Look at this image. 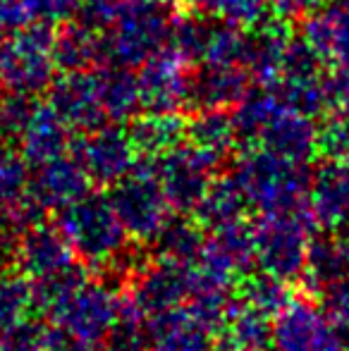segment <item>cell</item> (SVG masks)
I'll use <instances>...</instances> for the list:
<instances>
[{
  "label": "cell",
  "mask_w": 349,
  "mask_h": 351,
  "mask_svg": "<svg viewBox=\"0 0 349 351\" xmlns=\"http://www.w3.org/2000/svg\"><path fill=\"white\" fill-rule=\"evenodd\" d=\"M58 227L70 241L77 261L93 270H112L127 265V234L110 199L82 196L60 210Z\"/></svg>",
  "instance_id": "1"
},
{
  "label": "cell",
  "mask_w": 349,
  "mask_h": 351,
  "mask_svg": "<svg viewBox=\"0 0 349 351\" xmlns=\"http://www.w3.org/2000/svg\"><path fill=\"white\" fill-rule=\"evenodd\" d=\"M318 222L311 210L289 208L278 213H261L252 225L254 263L265 273L282 280H294L304 273L309 246Z\"/></svg>",
  "instance_id": "2"
},
{
  "label": "cell",
  "mask_w": 349,
  "mask_h": 351,
  "mask_svg": "<svg viewBox=\"0 0 349 351\" xmlns=\"http://www.w3.org/2000/svg\"><path fill=\"white\" fill-rule=\"evenodd\" d=\"M237 184L249 206L261 213L299 208L309 194V177L294 160L261 156L244 162Z\"/></svg>",
  "instance_id": "3"
},
{
  "label": "cell",
  "mask_w": 349,
  "mask_h": 351,
  "mask_svg": "<svg viewBox=\"0 0 349 351\" xmlns=\"http://www.w3.org/2000/svg\"><path fill=\"white\" fill-rule=\"evenodd\" d=\"M345 330L321 304L289 299L273 318L270 351H349Z\"/></svg>",
  "instance_id": "4"
},
{
  "label": "cell",
  "mask_w": 349,
  "mask_h": 351,
  "mask_svg": "<svg viewBox=\"0 0 349 351\" xmlns=\"http://www.w3.org/2000/svg\"><path fill=\"white\" fill-rule=\"evenodd\" d=\"M122 291L110 287L103 280L86 278L77 289H72L62 301H58L48 318L60 328L70 330L72 335L101 344L112 332L120 311Z\"/></svg>",
  "instance_id": "5"
},
{
  "label": "cell",
  "mask_w": 349,
  "mask_h": 351,
  "mask_svg": "<svg viewBox=\"0 0 349 351\" xmlns=\"http://www.w3.org/2000/svg\"><path fill=\"white\" fill-rule=\"evenodd\" d=\"M110 201L130 239L139 244H154L156 237L173 220V206L156 175L136 172L122 180Z\"/></svg>",
  "instance_id": "6"
},
{
  "label": "cell",
  "mask_w": 349,
  "mask_h": 351,
  "mask_svg": "<svg viewBox=\"0 0 349 351\" xmlns=\"http://www.w3.org/2000/svg\"><path fill=\"white\" fill-rule=\"evenodd\" d=\"M220 328L194 304L149 315V351H210Z\"/></svg>",
  "instance_id": "7"
},
{
  "label": "cell",
  "mask_w": 349,
  "mask_h": 351,
  "mask_svg": "<svg viewBox=\"0 0 349 351\" xmlns=\"http://www.w3.org/2000/svg\"><path fill=\"white\" fill-rule=\"evenodd\" d=\"M77 261L70 241L60 232V227L34 222L32 227L17 237L14 246V263L19 273L29 282L43 280L48 275H56L65 270Z\"/></svg>",
  "instance_id": "8"
},
{
  "label": "cell",
  "mask_w": 349,
  "mask_h": 351,
  "mask_svg": "<svg viewBox=\"0 0 349 351\" xmlns=\"http://www.w3.org/2000/svg\"><path fill=\"white\" fill-rule=\"evenodd\" d=\"M127 291L146 315H154L186 304L191 296V282L184 263L154 258V263L139 265Z\"/></svg>",
  "instance_id": "9"
},
{
  "label": "cell",
  "mask_w": 349,
  "mask_h": 351,
  "mask_svg": "<svg viewBox=\"0 0 349 351\" xmlns=\"http://www.w3.org/2000/svg\"><path fill=\"white\" fill-rule=\"evenodd\" d=\"M302 278L306 289L316 296L326 287L349 278V234L330 232L328 237L311 239Z\"/></svg>",
  "instance_id": "10"
},
{
  "label": "cell",
  "mask_w": 349,
  "mask_h": 351,
  "mask_svg": "<svg viewBox=\"0 0 349 351\" xmlns=\"http://www.w3.org/2000/svg\"><path fill=\"white\" fill-rule=\"evenodd\" d=\"M218 335H223L225 347L234 351H270L273 315L230 296Z\"/></svg>",
  "instance_id": "11"
},
{
  "label": "cell",
  "mask_w": 349,
  "mask_h": 351,
  "mask_svg": "<svg viewBox=\"0 0 349 351\" xmlns=\"http://www.w3.org/2000/svg\"><path fill=\"white\" fill-rule=\"evenodd\" d=\"M158 182L168 196L170 206L177 210H194L201 196L208 189V170L206 162L189 153H177L168 158L165 165L160 167Z\"/></svg>",
  "instance_id": "12"
},
{
  "label": "cell",
  "mask_w": 349,
  "mask_h": 351,
  "mask_svg": "<svg viewBox=\"0 0 349 351\" xmlns=\"http://www.w3.org/2000/svg\"><path fill=\"white\" fill-rule=\"evenodd\" d=\"M82 196H86V172L75 162H48L32 189V199L41 210H62Z\"/></svg>",
  "instance_id": "13"
},
{
  "label": "cell",
  "mask_w": 349,
  "mask_h": 351,
  "mask_svg": "<svg viewBox=\"0 0 349 351\" xmlns=\"http://www.w3.org/2000/svg\"><path fill=\"white\" fill-rule=\"evenodd\" d=\"M247 206L249 204L237 182H218L208 186L196 204V222L204 227V232H218L223 227L242 222Z\"/></svg>",
  "instance_id": "14"
},
{
  "label": "cell",
  "mask_w": 349,
  "mask_h": 351,
  "mask_svg": "<svg viewBox=\"0 0 349 351\" xmlns=\"http://www.w3.org/2000/svg\"><path fill=\"white\" fill-rule=\"evenodd\" d=\"M234 299L244 301V304L254 306V308L263 311L268 315H278L285 306L289 304L292 294H289V285L287 280L278 278L273 273H247L237 280L234 285Z\"/></svg>",
  "instance_id": "15"
},
{
  "label": "cell",
  "mask_w": 349,
  "mask_h": 351,
  "mask_svg": "<svg viewBox=\"0 0 349 351\" xmlns=\"http://www.w3.org/2000/svg\"><path fill=\"white\" fill-rule=\"evenodd\" d=\"M204 227L189 220H170L165 230L154 239L156 258L173 261V263H186L204 246Z\"/></svg>",
  "instance_id": "16"
},
{
  "label": "cell",
  "mask_w": 349,
  "mask_h": 351,
  "mask_svg": "<svg viewBox=\"0 0 349 351\" xmlns=\"http://www.w3.org/2000/svg\"><path fill=\"white\" fill-rule=\"evenodd\" d=\"M36 308L32 282L19 275H10L0 270V335L8 332L19 320L29 318Z\"/></svg>",
  "instance_id": "17"
},
{
  "label": "cell",
  "mask_w": 349,
  "mask_h": 351,
  "mask_svg": "<svg viewBox=\"0 0 349 351\" xmlns=\"http://www.w3.org/2000/svg\"><path fill=\"white\" fill-rule=\"evenodd\" d=\"M127 170H130V151L120 141H96L93 146H88L84 156L86 177L101 184H112Z\"/></svg>",
  "instance_id": "18"
},
{
  "label": "cell",
  "mask_w": 349,
  "mask_h": 351,
  "mask_svg": "<svg viewBox=\"0 0 349 351\" xmlns=\"http://www.w3.org/2000/svg\"><path fill=\"white\" fill-rule=\"evenodd\" d=\"M48 325L32 318L19 320L17 325L0 335V351H43V335Z\"/></svg>",
  "instance_id": "19"
},
{
  "label": "cell",
  "mask_w": 349,
  "mask_h": 351,
  "mask_svg": "<svg viewBox=\"0 0 349 351\" xmlns=\"http://www.w3.org/2000/svg\"><path fill=\"white\" fill-rule=\"evenodd\" d=\"M22 189H24L22 167L14 160L0 158V215L3 217L12 215L27 201L22 196Z\"/></svg>",
  "instance_id": "20"
},
{
  "label": "cell",
  "mask_w": 349,
  "mask_h": 351,
  "mask_svg": "<svg viewBox=\"0 0 349 351\" xmlns=\"http://www.w3.org/2000/svg\"><path fill=\"white\" fill-rule=\"evenodd\" d=\"M321 306L335 323L349 328V278L335 282L321 291Z\"/></svg>",
  "instance_id": "21"
},
{
  "label": "cell",
  "mask_w": 349,
  "mask_h": 351,
  "mask_svg": "<svg viewBox=\"0 0 349 351\" xmlns=\"http://www.w3.org/2000/svg\"><path fill=\"white\" fill-rule=\"evenodd\" d=\"M43 351H98V344L77 337L60 325H51L43 335Z\"/></svg>",
  "instance_id": "22"
},
{
  "label": "cell",
  "mask_w": 349,
  "mask_h": 351,
  "mask_svg": "<svg viewBox=\"0 0 349 351\" xmlns=\"http://www.w3.org/2000/svg\"><path fill=\"white\" fill-rule=\"evenodd\" d=\"M215 351H234V349H230V347H225V344H223V347H220V349H215Z\"/></svg>",
  "instance_id": "23"
}]
</instances>
